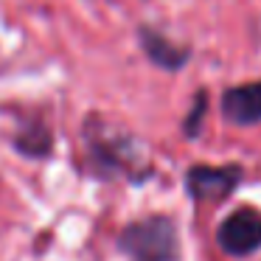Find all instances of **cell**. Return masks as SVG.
<instances>
[{
	"label": "cell",
	"mask_w": 261,
	"mask_h": 261,
	"mask_svg": "<svg viewBox=\"0 0 261 261\" xmlns=\"http://www.w3.org/2000/svg\"><path fill=\"white\" fill-rule=\"evenodd\" d=\"M239 180H242L239 166H191L186 174V188L199 202H216L230 197Z\"/></svg>",
	"instance_id": "3"
},
{
	"label": "cell",
	"mask_w": 261,
	"mask_h": 261,
	"mask_svg": "<svg viewBox=\"0 0 261 261\" xmlns=\"http://www.w3.org/2000/svg\"><path fill=\"white\" fill-rule=\"evenodd\" d=\"M118 247L126 261H177L180 258L177 225L169 216H149L132 222L121 230Z\"/></svg>",
	"instance_id": "1"
},
{
	"label": "cell",
	"mask_w": 261,
	"mask_h": 261,
	"mask_svg": "<svg viewBox=\"0 0 261 261\" xmlns=\"http://www.w3.org/2000/svg\"><path fill=\"white\" fill-rule=\"evenodd\" d=\"M222 250L230 255H250L261 247V214L253 208H239L219 225Z\"/></svg>",
	"instance_id": "2"
},
{
	"label": "cell",
	"mask_w": 261,
	"mask_h": 261,
	"mask_svg": "<svg viewBox=\"0 0 261 261\" xmlns=\"http://www.w3.org/2000/svg\"><path fill=\"white\" fill-rule=\"evenodd\" d=\"M202 115H205V93H199V96H197V107L191 110V115H188V121H186V135H197Z\"/></svg>",
	"instance_id": "7"
},
{
	"label": "cell",
	"mask_w": 261,
	"mask_h": 261,
	"mask_svg": "<svg viewBox=\"0 0 261 261\" xmlns=\"http://www.w3.org/2000/svg\"><path fill=\"white\" fill-rule=\"evenodd\" d=\"M17 149L25 154H45L51 149V135L42 126H37L29 135H17Z\"/></svg>",
	"instance_id": "6"
},
{
	"label": "cell",
	"mask_w": 261,
	"mask_h": 261,
	"mask_svg": "<svg viewBox=\"0 0 261 261\" xmlns=\"http://www.w3.org/2000/svg\"><path fill=\"white\" fill-rule=\"evenodd\" d=\"M222 113L230 124L236 126H250L261 121V82L242 87H230L222 96Z\"/></svg>",
	"instance_id": "4"
},
{
	"label": "cell",
	"mask_w": 261,
	"mask_h": 261,
	"mask_svg": "<svg viewBox=\"0 0 261 261\" xmlns=\"http://www.w3.org/2000/svg\"><path fill=\"white\" fill-rule=\"evenodd\" d=\"M141 45L143 51H146V57L152 59L154 65H160V68H182V65L188 62V51L186 48H177L171 45L166 37H160L158 31L152 29H141Z\"/></svg>",
	"instance_id": "5"
}]
</instances>
